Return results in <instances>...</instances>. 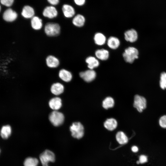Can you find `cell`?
Segmentation results:
<instances>
[{
    "label": "cell",
    "mask_w": 166,
    "mask_h": 166,
    "mask_svg": "<svg viewBox=\"0 0 166 166\" xmlns=\"http://www.w3.org/2000/svg\"><path fill=\"white\" fill-rule=\"evenodd\" d=\"M64 86L59 83H53L51 86V92L55 95H58L61 94L64 91Z\"/></svg>",
    "instance_id": "ac0fdd59"
},
{
    "label": "cell",
    "mask_w": 166,
    "mask_h": 166,
    "mask_svg": "<svg viewBox=\"0 0 166 166\" xmlns=\"http://www.w3.org/2000/svg\"><path fill=\"white\" fill-rule=\"evenodd\" d=\"M122 55L126 62L132 63L138 57L139 51L135 47L129 46L125 49Z\"/></svg>",
    "instance_id": "6da1fadb"
},
{
    "label": "cell",
    "mask_w": 166,
    "mask_h": 166,
    "mask_svg": "<svg viewBox=\"0 0 166 166\" xmlns=\"http://www.w3.org/2000/svg\"><path fill=\"white\" fill-rule=\"evenodd\" d=\"M159 85L160 88L162 89H166V72H162L160 76Z\"/></svg>",
    "instance_id": "83f0119b"
},
{
    "label": "cell",
    "mask_w": 166,
    "mask_h": 166,
    "mask_svg": "<svg viewBox=\"0 0 166 166\" xmlns=\"http://www.w3.org/2000/svg\"><path fill=\"white\" fill-rule=\"evenodd\" d=\"M46 62L47 66L50 68L57 67L59 64L58 59L52 55L48 56L46 59Z\"/></svg>",
    "instance_id": "ffe728a7"
},
{
    "label": "cell",
    "mask_w": 166,
    "mask_h": 166,
    "mask_svg": "<svg viewBox=\"0 0 166 166\" xmlns=\"http://www.w3.org/2000/svg\"><path fill=\"white\" fill-rule=\"evenodd\" d=\"M70 130L72 136L75 138L80 139L84 135V128L83 125L79 122L73 123L70 126Z\"/></svg>",
    "instance_id": "3957f363"
},
{
    "label": "cell",
    "mask_w": 166,
    "mask_h": 166,
    "mask_svg": "<svg viewBox=\"0 0 166 166\" xmlns=\"http://www.w3.org/2000/svg\"><path fill=\"white\" fill-rule=\"evenodd\" d=\"M42 14L45 17L52 18L57 16V11L55 7L52 6H47L44 9Z\"/></svg>",
    "instance_id": "30bf717a"
},
{
    "label": "cell",
    "mask_w": 166,
    "mask_h": 166,
    "mask_svg": "<svg viewBox=\"0 0 166 166\" xmlns=\"http://www.w3.org/2000/svg\"><path fill=\"white\" fill-rule=\"evenodd\" d=\"M117 121L113 118L107 119L104 123V126L106 129L110 131L115 129L117 126Z\"/></svg>",
    "instance_id": "7402d4cb"
},
{
    "label": "cell",
    "mask_w": 166,
    "mask_h": 166,
    "mask_svg": "<svg viewBox=\"0 0 166 166\" xmlns=\"http://www.w3.org/2000/svg\"><path fill=\"white\" fill-rule=\"evenodd\" d=\"M39 158L42 166H49V162H54L55 160V156L51 151L46 150L40 155Z\"/></svg>",
    "instance_id": "8992f818"
},
{
    "label": "cell",
    "mask_w": 166,
    "mask_h": 166,
    "mask_svg": "<svg viewBox=\"0 0 166 166\" xmlns=\"http://www.w3.org/2000/svg\"><path fill=\"white\" fill-rule=\"evenodd\" d=\"M95 54L96 57L98 59L105 61L109 58V53L108 50L101 49L97 50L95 52Z\"/></svg>",
    "instance_id": "4fadbf2b"
},
{
    "label": "cell",
    "mask_w": 166,
    "mask_h": 166,
    "mask_svg": "<svg viewBox=\"0 0 166 166\" xmlns=\"http://www.w3.org/2000/svg\"><path fill=\"white\" fill-rule=\"evenodd\" d=\"M62 10L64 16L67 18H70L74 16L75 11L74 8L72 6L67 4L63 5Z\"/></svg>",
    "instance_id": "8fae6325"
},
{
    "label": "cell",
    "mask_w": 166,
    "mask_h": 166,
    "mask_svg": "<svg viewBox=\"0 0 166 166\" xmlns=\"http://www.w3.org/2000/svg\"><path fill=\"white\" fill-rule=\"evenodd\" d=\"M49 105L50 108L54 111H57L61 107L62 102L61 99L57 97H53L49 101Z\"/></svg>",
    "instance_id": "5bb4252c"
},
{
    "label": "cell",
    "mask_w": 166,
    "mask_h": 166,
    "mask_svg": "<svg viewBox=\"0 0 166 166\" xmlns=\"http://www.w3.org/2000/svg\"><path fill=\"white\" fill-rule=\"evenodd\" d=\"M106 42L108 46L113 49H117L120 44V41L119 39L113 36L110 37L107 40Z\"/></svg>",
    "instance_id": "7c38bea8"
},
{
    "label": "cell",
    "mask_w": 166,
    "mask_h": 166,
    "mask_svg": "<svg viewBox=\"0 0 166 166\" xmlns=\"http://www.w3.org/2000/svg\"><path fill=\"white\" fill-rule=\"evenodd\" d=\"M17 17V14L16 12L10 8L6 9L3 14V18L4 20L8 22L14 21Z\"/></svg>",
    "instance_id": "9c48e42d"
},
{
    "label": "cell",
    "mask_w": 166,
    "mask_h": 166,
    "mask_svg": "<svg viewBox=\"0 0 166 166\" xmlns=\"http://www.w3.org/2000/svg\"><path fill=\"white\" fill-rule=\"evenodd\" d=\"M49 119L53 125L58 126L63 123L64 117L62 113L57 111H53L49 114Z\"/></svg>",
    "instance_id": "277c9868"
},
{
    "label": "cell",
    "mask_w": 166,
    "mask_h": 166,
    "mask_svg": "<svg viewBox=\"0 0 166 166\" xmlns=\"http://www.w3.org/2000/svg\"><path fill=\"white\" fill-rule=\"evenodd\" d=\"M124 35L125 39L130 42H135L138 37L137 32L134 29H131L126 30L124 33Z\"/></svg>",
    "instance_id": "ba28073f"
},
{
    "label": "cell",
    "mask_w": 166,
    "mask_h": 166,
    "mask_svg": "<svg viewBox=\"0 0 166 166\" xmlns=\"http://www.w3.org/2000/svg\"><path fill=\"white\" fill-rule=\"evenodd\" d=\"M59 76L62 80L66 82L70 81L72 77L71 73L69 71L64 69L60 70Z\"/></svg>",
    "instance_id": "44dd1931"
},
{
    "label": "cell",
    "mask_w": 166,
    "mask_h": 166,
    "mask_svg": "<svg viewBox=\"0 0 166 166\" xmlns=\"http://www.w3.org/2000/svg\"><path fill=\"white\" fill-rule=\"evenodd\" d=\"M93 39L95 44L100 46L104 45L107 40L105 36L100 32H97L95 34Z\"/></svg>",
    "instance_id": "e0dca14e"
},
{
    "label": "cell",
    "mask_w": 166,
    "mask_h": 166,
    "mask_svg": "<svg viewBox=\"0 0 166 166\" xmlns=\"http://www.w3.org/2000/svg\"><path fill=\"white\" fill-rule=\"evenodd\" d=\"M85 22V17L80 14H78L73 18L72 23L74 25L77 27H81L84 26Z\"/></svg>",
    "instance_id": "2e32d148"
},
{
    "label": "cell",
    "mask_w": 166,
    "mask_h": 166,
    "mask_svg": "<svg viewBox=\"0 0 166 166\" xmlns=\"http://www.w3.org/2000/svg\"><path fill=\"white\" fill-rule=\"evenodd\" d=\"M44 30L45 33L48 36H55L59 34L60 27L57 23L49 22L45 25Z\"/></svg>",
    "instance_id": "5b68a950"
},
{
    "label": "cell",
    "mask_w": 166,
    "mask_h": 166,
    "mask_svg": "<svg viewBox=\"0 0 166 166\" xmlns=\"http://www.w3.org/2000/svg\"><path fill=\"white\" fill-rule=\"evenodd\" d=\"M34 14L33 8L29 6H25L22 9L21 14L24 18H32Z\"/></svg>",
    "instance_id": "d6986e66"
},
{
    "label": "cell",
    "mask_w": 166,
    "mask_h": 166,
    "mask_svg": "<svg viewBox=\"0 0 166 166\" xmlns=\"http://www.w3.org/2000/svg\"><path fill=\"white\" fill-rule=\"evenodd\" d=\"M131 150L133 152L136 153L138 151L139 149L137 146L134 145L132 147Z\"/></svg>",
    "instance_id": "836d02e7"
},
{
    "label": "cell",
    "mask_w": 166,
    "mask_h": 166,
    "mask_svg": "<svg viewBox=\"0 0 166 166\" xmlns=\"http://www.w3.org/2000/svg\"><path fill=\"white\" fill-rule=\"evenodd\" d=\"M160 126L163 128H166V115L161 116L158 121Z\"/></svg>",
    "instance_id": "f1b7e54d"
},
{
    "label": "cell",
    "mask_w": 166,
    "mask_h": 166,
    "mask_svg": "<svg viewBox=\"0 0 166 166\" xmlns=\"http://www.w3.org/2000/svg\"><path fill=\"white\" fill-rule=\"evenodd\" d=\"M85 62L87 64L88 68L90 69L98 67L99 65V62L98 59L95 57L90 56L85 59Z\"/></svg>",
    "instance_id": "9a60e30c"
},
{
    "label": "cell",
    "mask_w": 166,
    "mask_h": 166,
    "mask_svg": "<svg viewBox=\"0 0 166 166\" xmlns=\"http://www.w3.org/2000/svg\"><path fill=\"white\" fill-rule=\"evenodd\" d=\"M147 156L144 155H141L139 157V160L137 161L138 164H143L146 163L148 161Z\"/></svg>",
    "instance_id": "f546056e"
},
{
    "label": "cell",
    "mask_w": 166,
    "mask_h": 166,
    "mask_svg": "<svg viewBox=\"0 0 166 166\" xmlns=\"http://www.w3.org/2000/svg\"><path fill=\"white\" fill-rule=\"evenodd\" d=\"M38 160L34 158L29 157L26 158L24 162V166H37Z\"/></svg>",
    "instance_id": "4316f807"
},
{
    "label": "cell",
    "mask_w": 166,
    "mask_h": 166,
    "mask_svg": "<svg viewBox=\"0 0 166 166\" xmlns=\"http://www.w3.org/2000/svg\"><path fill=\"white\" fill-rule=\"evenodd\" d=\"M31 24L34 29L39 30L42 26V20L38 17L34 16L31 19Z\"/></svg>",
    "instance_id": "603a6c76"
},
{
    "label": "cell",
    "mask_w": 166,
    "mask_h": 166,
    "mask_svg": "<svg viewBox=\"0 0 166 166\" xmlns=\"http://www.w3.org/2000/svg\"><path fill=\"white\" fill-rule=\"evenodd\" d=\"M11 132V127L7 125L3 126L1 130V136L5 139H7L10 136Z\"/></svg>",
    "instance_id": "cb8c5ba5"
},
{
    "label": "cell",
    "mask_w": 166,
    "mask_h": 166,
    "mask_svg": "<svg viewBox=\"0 0 166 166\" xmlns=\"http://www.w3.org/2000/svg\"><path fill=\"white\" fill-rule=\"evenodd\" d=\"M117 141L121 144H124L128 141V139L125 134L122 131H119L116 135Z\"/></svg>",
    "instance_id": "d4e9b609"
},
{
    "label": "cell",
    "mask_w": 166,
    "mask_h": 166,
    "mask_svg": "<svg viewBox=\"0 0 166 166\" xmlns=\"http://www.w3.org/2000/svg\"><path fill=\"white\" fill-rule=\"evenodd\" d=\"M114 100L111 97H107L102 102V106L105 109H108L113 107L114 106Z\"/></svg>",
    "instance_id": "484cf974"
},
{
    "label": "cell",
    "mask_w": 166,
    "mask_h": 166,
    "mask_svg": "<svg viewBox=\"0 0 166 166\" xmlns=\"http://www.w3.org/2000/svg\"><path fill=\"white\" fill-rule=\"evenodd\" d=\"M14 0H1L0 2L3 5L6 6H10L12 5Z\"/></svg>",
    "instance_id": "4dcf8cb0"
},
{
    "label": "cell",
    "mask_w": 166,
    "mask_h": 166,
    "mask_svg": "<svg viewBox=\"0 0 166 166\" xmlns=\"http://www.w3.org/2000/svg\"><path fill=\"white\" fill-rule=\"evenodd\" d=\"M48 1L50 4L53 5H56L59 2L58 0H48Z\"/></svg>",
    "instance_id": "d6a6232c"
},
{
    "label": "cell",
    "mask_w": 166,
    "mask_h": 166,
    "mask_svg": "<svg viewBox=\"0 0 166 166\" xmlns=\"http://www.w3.org/2000/svg\"><path fill=\"white\" fill-rule=\"evenodd\" d=\"M80 76L85 81L89 82L93 80L95 78L96 73L93 69L88 70L79 73Z\"/></svg>",
    "instance_id": "52a82bcc"
},
{
    "label": "cell",
    "mask_w": 166,
    "mask_h": 166,
    "mask_svg": "<svg viewBox=\"0 0 166 166\" xmlns=\"http://www.w3.org/2000/svg\"><path fill=\"white\" fill-rule=\"evenodd\" d=\"M147 101L144 97L138 94L135 95L133 106L139 113L142 112L146 108Z\"/></svg>",
    "instance_id": "7a4b0ae2"
},
{
    "label": "cell",
    "mask_w": 166,
    "mask_h": 166,
    "mask_svg": "<svg viewBox=\"0 0 166 166\" xmlns=\"http://www.w3.org/2000/svg\"><path fill=\"white\" fill-rule=\"evenodd\" d=\"M75 4L79 6H82L84 5L85 2V0H74Z\"/></svg>",
    "instance_id": "1f68e13d"
}]
</instances>
